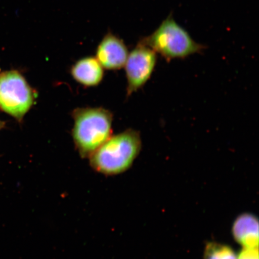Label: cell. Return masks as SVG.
<instances>
[{"label":"cell","instance_id":"1","mask_svg":"<svg viewBox=\"0 0 259 259\" xmlns=\"http://www.w3.org/2000/svg\"><path fill=\"white\" fill-rule=\"evenodd\" d=\"M141 135L134 129L111 136L90 155L93 169L106 176H116L127 170L140 153Z\"/></svg>","mask_w":259,"mask_h":259},{"label":"cell","instance_id":"2","mask_svg":"<svg viewBox=\"0 0 259 259\" xmlns=\"http://www.w3.org/2000/svg\"><path fill=\"white\" fill-rule=\"evenodd\" d=\"M72 138L80 156L89 158L112 135L113 114L103 108H79L72 112Z\"/></svg>","mask_w":259,"mask_h":259},{"label":"cell","instance_id":"3","mask_svg":"<svg viewBox=\"0 0 259 259\" xmlns=\"http://www.w3.org/2000/svg\"><path fill=\"white\" fill-rule=\"evenodd\" d=\"M141 43L160 54L167 61L183 59L201 53L205 47L197 43L185 29L169 16L153 33L142 38Z\"/></svg>","mask_w":259,"mask_h":259},{"label":"cell","instance_id":"4","mask_svg":"<svg viewBox=\"0 0 259 259\" xmlns=\"http://www.w3.org/2000/svg\"><path fill=\"white\" fill-rule=\"evenodd\" d=\"M37 97L36 91L18 71H7L0 74V109L16 120H23Z\"/></svg>","mask_w":259,"mask_h":259},{"label":"cell","instance_id":"5","mask_svg":"<svg viewBox=\"0 0 259 259\" xmlns=\"http://www.w3.org/2000/svg\"><path fill=\"white\" fill-rule=\"evenodd\" d=\"M157 60V54L141 41L128 54L124 66L127 80V97L138 92L150 79Z\"/></svg>","mask_w":259,"mask_h":259},{"label":"cell","instance_id":"6","mask_svg":"<svg viewBox=\"0 0 259 259\" xmlns=\"http://www.w3.org/2000/svg\"><path fill=\"white\" fill-rule=\"evenodd\" d=\"M128 53L120 38L108 34L100 42L96 51V59L106 69L115 70L124 67Z\"/></svg>","mask_w":259,"mask_h":259},{"label":"cell","instance_id":"7","mask_svg":"<svg viewBox=\"0 0 259 259\" xmlns=\"http://www.w3.org/2000/svg\"><path fill=\"white\" fill-rule=\"evenodd\" d=\"M232 233L243 248H258V221L253 214L244 213L238 216L233 224Z\"/></svg>","mask_w":259,"mask_h":259},{"label":"cell","instance_id":"8","mask_svg":"<svg viewBox=\"0 0 259 259\" xmlns=\"http://www.w3.org/2000/svg\"><path fill=\"white\" fill-rule=\"evenodd\" d=\"M73 78L87 87L98 85L104 76L102 65L95 57H86L77 61L70 70Z\"/></svg>","mask_w":259,"mask_h":259},{"label":"cell","instance_id":"9","mask_svg":"<svg viewBox=\"0 0 259 259\" xmlns=\"http://www.w3.org/2000/svg\"><path fill=\"white\" fill-rule=\"evenodd\" d=\"M203 259H237V254L229 245L209 242L204 249Z\"/></svg>","mask_w":259,"mask_h":259},{"label":"cell","instance_id":"10","mask_svg":"<svg viewBox=\"0 0 259 259\" xmlns=\"http://www.w3.org/2000/svg\"><path fill=\"white\" fill-rule=\"evenodd\" d=\"M237 259H258V248H243Z\"/></svg>","mask_w":259,"mask_h":259},{"label":"cell","instance_id":"11","mask_svg":"<svg viewBox=\"0 0 259 259\" xmlns=\"http://www.w3.org/2000/svg\"><path fill=\"white\" fill-rule=\"evenodd\" d=\"M4 124H5L4 122L0 121V130H1L3 127V126H4Z\"/></svg>","mask_w":259,"mask_h":259}]
</instances>
